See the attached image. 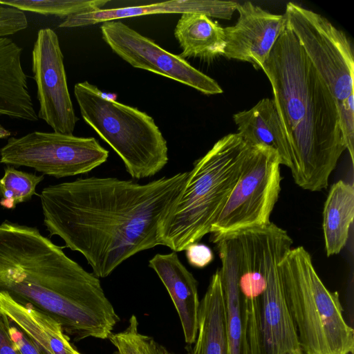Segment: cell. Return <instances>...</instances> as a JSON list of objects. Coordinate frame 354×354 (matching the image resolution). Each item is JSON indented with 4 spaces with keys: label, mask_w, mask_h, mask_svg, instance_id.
I'll list each match as a JSON object with an SVG mask.
<instances>
[{
    "label": "cell",
    "mask_w": 354,
    "mask_h": 354,
    "mask_svg": "<svg viewBox=\"0 0 354 354\" xmlns=\"http://www.w3.org/2000/svg\"><path fill=\"white\" fill-rule=\"evenodd\" d=\"M187 176L145 184L93 176L49 185L39 195L44 223L104 278L127 259L160 245V223Z\"/></svg>",
    "instance_id": "6da1fadb"
},
{
    "label": "cell",
    "mask_w": 354,
    "mask_h": 354,
    "mask_svg": "<svg viewBox=\"0 0 354 354\" xmlns=\"http://www.w3.org/2000/svg\"><path fill=\"white\" fill-rule=\"evenodd\" d=\"M0 292L53 318L78 342L105 339L120 317L100 281L36 227L0 224Z\"/></svg>",
    "instance_id": "7a4b0ae2"
},
{
    "label": "cell",
    "mask_w": 354,
    "mask_h": 354,
    "mask_svg": "<svg viewBox=\"0 0 354 354\" xmlns=\"http://www.w3.org/2000/svg\"><path fill=\"white\" fill-rule=\"evenodd\" d=\"M261 69L272 88L295 183L310 192L326 189L346 149L336 102L288 24Z\"/></svg>",
    "instance_id": "3957f363"
},
{
    "label": "cell",
    "mask_w": 354,
    "mask_h": 354,
    "mask_svg": "<svg viewBox=\"0 0 354 354\" xmlns=\"http://www.w3.org/2000/svg\"><path fill=\"white\" fill-rule=\"evenodd\" d=\"M249 148L237 133H230L194 163L160 223V245L181 252L210 233L241 174Z\"/></svg>",
    "instance_id": "277c9868"
},
{
    "label": "cell",
    "mask_w": 354,
    "mask_h": 354,
    "mask_svg": "<svg viewBox=\"0 0 354 354\" xmlns=\"http://www.w3.org/2000/svg\"><path fill=\"white\" fill-rule=\"evenodd\" d=\"M278 266L304 353L353 354L354 330L343 315L339 293L324 284L308 252L291 248Z\"/></svg>",
    "instance_id": "5b68a950"
},
{
    "label": "cell",
    "mask_w": 354,
    "mask_h": 354,
    "mask_svg": "<svg viewBox=\"0 0 354 354\" xmlns=\"http://www.w3.org/2000/svg\"><path fill=\"white\" fill-rule=\"evenodd\" d=\"M74 94L84 120L116 152L133 178L151 177L167 164V141L147 113L109 98L87 81L77 83Z\"/></svg>",
    "instance_id": "8992f818"
},
{
    "label": "cell",
    "mask_w": 354,
    "mask_h": 354,
    "mask_svg": "<svg viewBox=\"0 0 354 354\" xmlns=\"http://www.w3.org/2000/svg\"><path fill=\"white\" fill-rule=\"evenodd\" d=\"M286 230L274 250L264 288L242 295L248 354H304L286 300L278 264L292 248Z\"/></svg>",
    "instance_id": "52a82bcc"
},
{
    "label": "cell",
    "mask_w": 354,
    "mask_h": 354,
    "mask_svg": "<svg viewBox=\"0 0 354 354\" xmlns=\"http://www.w3.org/2000/svg\"><path fill=\"white\" fill-rule=\"evenodd\" d=\"M280 165L274 150L250 146L241 174L210 234H228L270 224L281 191Z\"/></svg>",
    "instance_id": "ba28073f"
},
{
    "label": "cell",
    "mask_w": 354,
    "mask_h": 354,
    "mask_svg": "<svg viewBox=\"0 0 354 354\" xmlns=\"http://www.w3.org/2000/svg\"><path fill=\"white\" fill-rule=\"evenodd\" d=\"M108 158L109 151L95 138L57 132L11 137L0 149L1 163L32 167L58 178L88 173Z\"/></svg>",
    "instance_id": "9c48e42d"
},
{
    "label": "cell",
    "mask_w": 354,
    "mask_h": 354,
    "mask_svg": "<svg viewBox=\"0 0 354 354\" xmlns=\"http://www.w3.org/2000/svg\"><path fill=\"white\" fill-rule=\"evenodd\" d=\"M284 15L288 27L336 103L353 94V50L345 33L321 15L293 2L287 3Z\"/></svg>",
    "instance_id": "30bf717a"
},
{
    "label": "cell",
    "mask_w": 354,
    "mask_h": 354,
    "mask_svg": "<svg viewBox=\"0 0 354 354\" xmlns=\"http://www.w3.org/2000/svg\"><path fill=\"white\" fill-rule=\"evenodd\" d=\"M100 30L102 39L111 50L133 67L172 79L206 95L223 93L214 79L122 21L103 22Z\"/></svg>",
    "instance_id": "8fae6325"
},
{
    "label": "cell",
    "mask_w": 354,
    "mask_h": 354,
    "mask_svg": "<svg viewBox=\"0 0 354 354\" xmlns=\"http://www.w3.org/2000/svg\"><path fill=\"white\" fill-rule=\"evenodd\" d=\"M32 71L39 104L38 118L54 132L73 134L78 118L68 91L59 38L50 28L37 32L32 50Z\"/></svg>",
    "instance_id": "7c38bea8"
},
{
    "label": "cell",
    "mask_w": 354,
    "mask_h": 354,
    "mask_svg": "<svg viewBox=\"0 0 354 354\" xmlns=\"http://www.w3.org/2000/svg\"><path fill=\"white\" fill-rule=\"evenodd\" d=\"M236 10L239 14L236 23L223 28V56L261 69L287 25L285 15L270 13L250 1L238 3Z\"/></svg>",
    "instance_id": "4fadbf2b"
},
{
    "label": "cell",
    "mask_w": 354,
    "mask_h": 354,
    "mask_svg": "<svg viewBox=\"0 0 354 354\" xmlns=\"http://www.w3.org/2000/svg\"><path fill=\"white\" fill-rule=\"evenodd\" d=\"M221 268L222 287L229 354H248L243 299L239 285V244L235 232L214 234Z\"/></svg>",
    "instance_id": "5bb4252c"
},
{
    "label": "cell",
    "mask_w": 354,
    "mask_h": 354,
    "mask_svg": "<svg viewBox=\"0 0 354 354\" xmlns=\"http://www.w3.org/2000/svg\"><path fill=\"white\" fill-rule=\"evenodd\" d=\"M166 288L178 313L185 341L194 343L198 331L200 301L198 282L185 268L176 252L156 254L149 261Z\"/></svg>",
    "instance_id": "9a60e30c"
},
{
    "label": "cell",
    "mask_w": 354,
    "mask_h": 354,
    "mask_svg": "<svg viewBox=\"0 0 354 354\" xmlns=\"http://www.w3.org/2000/svg\"><path fill=\"white\" fill-rule=\"evenodd\" d=\"M238 3L232 1L176 0L133 7L100 9L70 15L59 28H76L122 18L153 14L200 13L209 17L230 19Z\"/></svg>",
    "instance_id": "2e32d148"
},
{
    "label": "cell",
    "mask_w": 354,
    "mask_h": 354,
    "mask_svg": "<svg viewBox=\"0 0 354 354\" xmlns=\"http://www.w3.org/2000/svg\"><path fill=\"white\" fill-rule=\"evenodd\" d=\"M22 52L11 39L0 37V116L36 122L39 118L23 69Z\"/></svg>",
    "instance_id": "e0dca14e"
},
{
    "label": "cell",
    "mask_w": 354,
    "mask_h": 354,
    "mask_svg": "<svg viewBox=\"0 0 354 354\" xmlns=\"http://www.w3.org/2000/svg\"><path fill=\"white\" fill-rule=\"evenodd\" d=\"M238 134L249 146H264L279 155L281 165L291 166L288 143L273 99L263 98L247 111L233 115Z\"/></svg>",
    "instance_id": "ac0fdd59"
},
{
    "label": "cell",
    "mask_w": 354,
    "mask_h": 354,
    "mask_svg": "<svg viewBox=\"0 0 354 354\" xmlns=\"http://www.w3.org/2000/svg\"><path fill=\"white\" fill-rule=\"evenodd\" d=\"M0 311L51 354H82L57 321L32 306L17 302L4 292H0Z\"/></svg>",
    "instance_id": "d6986e66"
},
{
    "label": "cell",
    "mask_w": 354,
    "mask_h": 354,
    "mask_svg": "<svg viewBox=\"0 0 354 354\" xmlns=\"http://www.w3.org/2000/svg\"><path fill=\"white\" fill-rule=\"evenodd\" d=\"M187 354H229L224 304L218 269L212 274L200 301L198 331Z\"/></svg>",
    "instance_id": "ffe728a7"
},
{
    "label": "cell",
    "mask_w": 354,
    "mask_h": 354,
    "mask_svg": "<svg viewBox=\"0 0 354 354\" xmlns=\"http://www.w3.org/2000/svg\"><path fill=\"white\" fill-rule=\"evenodd\" d=\"M174 36L182 49L181 57L212 60L223 55L225 46L223 28L203 14L181 15Z\"/></svg>",
    "instance_id": "44dd1931"
},
{
    "label": "cell",
    "mask_w": 354,
    "mask_h": 354,
    "mask_svg": "<svg viewBox=\"0 0 354 354\" xmlns=\"http://www.w3.org/2000/svg\"><path fill=\"white\" fill-rule=\"evenodd\" d=\"M354 218V187L343 180L334 183L323 209V232L328 257L344 248Z\"/></svg>",
    "instance_id": "7402d4cb"
},
{
    "label": "cell",
    "mask_w": 354,
    "mask_h": 354,
    "mask_svg": "<svg viewBox=\"0 0 354 354\" xmlns=\"http://www.w3.org/2000/svg\"><path fill=\"white\" fill-rule=\"evenodd\" d=\"M107 0H15L0 1V5L41 15L65 17L81 12L102 9Z\"/></svg>",
    "instance_id": "603a6c76"
},
{
    "label": "cell",
    "mask_w": 354,
    "mask_h": 354,
    "mask_svg": "<svg viewBox=\"0 0 354 354\" xmlns=\"http://www.w3.org/2000/svg\"><path fill=\"white\" fill-rule=\"evenodd\" d=\"M44 178V175L37 176L17 170L13 167H7L0 178V205L10 209L28 201L37 194L36 187Z\"/></svg>",
    "instance_id": "cb8c5ba5"
},
{
    "label": "cell",
    "mask_w": 354,
    "mask_h": 354,
    "mask_svg": "<svg viewBox=\"0 0 354 354\" xmlns=\"http://www.w3.org/2000/svg\"><path fill=\"white\" fill-rule=\"evenodd\" d=\"M109 339L115 347L117 354H176L152 337L140 333L136 315L131 317L126 329L112 333Z\"/></svg>",
    "instance_id": "d4e9b609"
},
{
    "label": "cell",
    "mask_w": 354,
    "mask_h": 354,
    "mask_svg": "<svg viewBox=\"0 0 354 354\" xmlns=\"http://www.w3.org/2000/svg\"><path fill=\"white\" fill-rule=\"evenodd\" d=\"M342 139L348 151L352 164L354 162V93L347 99L336 103Z\"/></svg>",
    "instance_id": "484cf974"
},
{
    "label": "cell",
    "mask_w": 354,
    "mask_h": 354,
    "mask_svg": "<svg viewBox=\"0 0 354 354\" xmlns=\"http://www.w3.org/2000/svg\"><path fill=\"white\" fill-rule=\"evenodd\" d=\"M28 26L24 12L0 5V37L16 34Z\"/></svg>",
    "instance_id": "4316f807"
},
{
    "label": "cell",
    "mask_w": 354,
    "mask_h": 354,
    "mask_svg": "<svg viewBox=\"0 0 354 354\" xmlns=\"http://www.w3.org/2000/svg\"><path fill=\"white\" fill-rule=\"evenodd\" d=\"M9 334L21 354H51L36 344L11 320Z\"/></svg>",
    "instance_id": "83f0119b"
},
{
    "label": "cell",
    "mask_w": 354,
    "mask_h": 354,
    "mask_svg": "<svg viewBox=\"0 0 354 354\" xmlns=\"http://www.w3.org/2000/svg\"><path fill=\"white\" fill-rule=\"evenodd\" d=\"M185 252L189 263L195 268H203L214 259V254L210 248L198 242L189 245Z\"/></svg>",
    "instance_id": "f1b7e54d"
},
{
    "label": "cell",
    "mask_w": 354,
    "mask_h": 354,
    "mask_svg": "<svg viewBox=\"0 0 354 354\" xmlns=\"http://www.w3.org/2000/svg\"><path fill=\"white\" fill-rule=\"evenodd\" d=\"M10 320L0 311V354H21L9 334Z\"/></svg>",
    "instance_id": "f546056e"
},
{
    "label": "cell",
    "mask_w": 354,
    "mask_h": 354,
    "mask_svg": "<svg viewBox=\"0 0 354 354\" xmlns=\"http://www.w3.org/2000/svg\"><path fill=\"white\" fill-rule=\"evenodd\" d=\"M11 135L10 131L0 125V139L6 138Z\"/></svg>",
    "instance_id": "4dcf8cb0"
}]
</instances>
